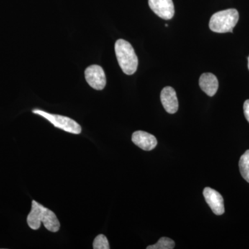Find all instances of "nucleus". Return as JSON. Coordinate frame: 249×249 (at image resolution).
Wrapping results in <instances>:
<instances>
[{
    "label": "nucleus",
    "instance_id": "obj_1",
    "mask_svg": "<svg viewBox=\"0 0 249 249\" xmlns=\"http://www.w3.org/2000/svg\"><path fill=\"white\" fill-rule=\"evenodd\" d=\"M27 224L33 230L40 229L41 223L49 231H58L60 224L53 211L42 206L35 200L32 201L31 212L27 217Z\"/></svg>",
    "mask_w": 249,
    "mask_h": 249
},
{
    "label": "nucleus",
    "instance_id": "obj_2",
    "mask_svg": "<svg viewBox=\"0 0 249 249\" xmlns=\"http://www.w3.org/2000/svg\"><path fill=\"white\" fill-rule=\"evenodd\" d=\"M115 53L119 66L125 74L132 75L138 67V57L131 44L119 39L115 43Z\"/></svg>",
    "mask_w": 249,
    "mask_h": 249
},
{
    "label": "nucleus",
    "instance_id": "obj_3",
    "mask_svg": "<svg viewBox=\"0 0 249 249\" xmlns=\"http://www.w3.org/2000/svg\"><path fill=\"white\" fill-rule=\"evenodd\" d=\"M239 20V13L235 9L219 11L213 15L209 22L211 30L215 33H232Z\"/></svg>",
    "mask_w": 249,
    "mask_h": 249
},
{
    "label": "nucleus",
    "instance_id": "obj_4",
    "mask_svg": "<svg viewBox=\"0 0 249 249\" xmlns=\"http://www.w3.org/2000/svg\"><path fill=\"white\" fill-rule=\"evenodd\" d=\"M33 113L42 116L49 121L51 124H53L55 127L62 129L65 132L74 134H79L81 132L82 128L80 124L73 119L67 117V116L49 114V113L38 109H34Z\"/></svg>",
    "mask_w": 249,
    "mask_h": 249
},
{
    "label": "nucleus",
    "instance_id": "obj_5",
    "mask_svg": "<svg viewBox=\"0 0 249 249\" xmlns=\"http://www.w3.org/2000/svg\"><path fill=\"white\" fill-rule=\"evenodd\" d=\"M85 76L88 84L96 90H103L106 85V76L104 70L99 65L88 67L85 71Z\"/></svg>",
    "mask_w": 249,
    "mask_h": 249
},
{
    "label": "nucleus",
    "instance_id": "obj_6",
    "mask_svg": "<svg viewBox=\"0 0 249 249\" xmlns=\"http://www.w3.org/2000/svg\"><path fill=\"white\" fill-rule=\"evenodd\" d=\"M150 9L157 16L163 19H170L175 15L173 0H148Z\"/></svg>",
    "mask_w": 249,
    "mask_h": 249
},
{
    "label": "nucleus",
    "instance_id": "obj_7",
    "mask_svg": "<svg viewBox=\"0 0 249 249\" xmlns=\"http://www.w3.org/2000/svg\"><path fill=\"white\" fill-rule=\"evenodd\" d=\"M203 195L206 203L214 214L221 215L224 213L225 209H224V199L220 193L213 188L206 187L203 191Z\"/></svg>",
    "mask_w": 249,
    "mask_h": 249
},
{
    "label": "nucleus",
    "instance_id": "obj_8",
    "mask_svg": "<svg viewBox=\"0 0 249 249\" xmlns=\"http://www.w3.org/2000/svg\"><path fill=\"white\" fill-rule=\"evenodd\" d=\"M160 101L165 110L169 114H175L178 109L176 91L172 87H165L160 92Z\"/></svg>",
    "mask_w": 249,
    "mask_h": 249
},
{
    "label": "nucleus",
    "instance_id": "obj_9",
    "mask_svg": "<svg viewBox=\"0 0 249 249\" xmlns=\"http://www.w3.org/2000/svg\"><path fill=\"white\" fill-rule=\"evenodd\" d=\"M132 141L136 145L145 151L153 150L157 145V140L155 136L143 131L134 132Z\"/></svg>",
    "mask_w": 249,
    "mask_h": 249
},
{
    "label": "nucleus",
    "instance_id": "obj_10",
    "mask_svg": "<svg viewBox=\"0 0 249 249\" xmlns=\"http://www.w3.org/2000/svg\"><path fill=\"white\" fill-rule=\"evenodd\" d=\"M199 84L201 90L211 97L217 93L219 88L217 77L211 73H203L199 78Z\"/></svg>",
    "mask_w": 249,
    "mask_h": 249
},
{
    "label": "nucleus",
    "instance_id": "obj_11",
    "mask_svg": "<svg viewBox=\"0 0 249 249\" xmlns=\"http://www.w3.org/2000/svg\"><path fill=\"white\" fill-rule=\"evenodd\" d=\"M239 167L242 178L249 183V150L241 157L239 161Z\"/></svg>",
    "mask_w": 249,
    "mask_h": 249
},
{
    "label": "nucleus",
    "instance_id": "obj_12",
    "mask_svg": "<svg viewBox=\"0 0 249 249\" xmlns=\"http://www.w3.org/2000/svg\"><path fill=\"white\" fill-rule=\"evenodd\" d=\"M175 242L168 237H161L157 244L148 246L147 249H173L175 248Z\"/></svg>",
    "mask_w": 249,
    "mask_h": 249
},
{
    "label": "nucleus",
    "instance_id": "obj_13",
    "mask_svg": "<svg viewBox=\"0 0 249 249\" xmlns=\"http://www.w3.org/2000/svg\"><path fill=\"white\" fill-rule=\"evenodd\" d=\"M93 248L94 249H109V242L107 237L104 235H98L95 238L93 243Z\"/></svg>",
    "mask_w": 249,
    "mask_h": 249
},
{
    "label": "nucleus",
    "instance_id": "obj_14",
    "mask_svg": "<svg viewBox=\"0 0 249 249\" xmlns=\"http://www.w3.org/2000/svg\"><path fill=\"white\" fill-rule=\"evenodd\" d=\"M244 113L247 120L249 123V100H247L244 103Z\"/></svg>",
    "mask_w": 249,
    "mask_h": 249
},
{
    "label": "nucleus",
    "instance_id": "obj_15",
    "mask_svg": "<svg viewBox=\"0 0 249 249\" xmlns=\"http://www.w3.org/2000/svg\"><path fill=\"white\" fill-rule=\"evenodd\" d=\"M248 68L249 70V58H248Z\"/></svg>",
    "mask_w": 249,
    "mask_h": 249
}]
</instances>
